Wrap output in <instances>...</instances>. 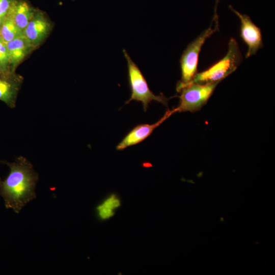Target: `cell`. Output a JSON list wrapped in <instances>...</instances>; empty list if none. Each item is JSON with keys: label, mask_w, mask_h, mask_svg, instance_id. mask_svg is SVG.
I'll use <instances>...</instances> for the list:
<instances>
[{"label": "cell", "mask_w": 275, "mask_h": 275, "mask_svg": "<svg viewBox=\"0 0 275 275\" xmlns=\"http://www.w3.org/2000/svg\"><path fill=\"white\" fill-rule=\"evenodd\" d=\"M0 72L4 73L12 72L6 43L0 37Z\"/></svg>", "instance_id": "obj_14"}, {"label": "cell", "mask_w": 275, "mask_h": 275, "mask_svg": "<svg viewBox=\"0 0 275 275\" xmlns=\"http://www.w3.org/2000/svg\"><path fill=\"white\" fill-rule=\"evenodd\" d=\"M120 205V200L115 196H112L97 207L99 217L105 219L113 216L114 214V209Z\"/></svg>", "instance_id": "obj_13"}, {"label": "cell", "mask_w": 275, "mask_h": 275, "mask_svg": "<svg viewBox=\"0 0 275 275\" xmlns=\"http://www.w3.org/2000/svg\"><path fill=\"white\" fill-rule=\"evenodd\" d=\"M220 81L199 84L190 82L180 91L179 105L173 109L177 112L199 111L204 105Z\"/></svg>", "instance_id": "obj_5"}, {"label": "cell", "mask_w": 275, "mask_h": 275, "mask_svg": "<svg viewBox=\"0 0 275 275\" xmlns=\"http://www.w3.org/2000/svg\"><path fill=\"white\" fill-rule=\"evenodd\" d=\"M10 168L7 177L0 178V196L6 208L18 213L30 201L36 198L35 187L38 175L32 164L24 157L20 156L14 162L0 161Z\"/></svg>", "instance_id": "obj_1"}, {"label": "cell", "mask_w": 275, "mask_h": 275, "mask_svg": "<svg viewBox=\"0 0 275 275\" xmlns=\"http://www.w3.org/2000/svg\"><path fill=\"white\" fill-rule=\"evenodd\" d=\"M218 28L211 27L203 31L196 39L190 43L183 51L180 59L181 78L177 85V91H180L190 84L197 73L198 58L202 47L206 39L214 33Z\"/></svg>", "instance_id": "obj_4"}, {"label": "cell", "mask_w": 275, "mask_h": 275, "mask_svg": "<svg viewBox=\"0 0 275 275\" xmlns=\"http://www.w3.org/2000/svg\"><path fill=\"white\" fill-rule=\"evenodd\" d=\"M241 60L238 43L234 38H231L226 56L207 70L197 73L191 82L204 84L221 81L236 69Z\"/></svg>", "instance_id": "obj_3"}, {"label": "cell", "mask_w": 275, "mask_h": 275, "mask_svg": "<svg viewBox=\"0 0 275 275\" xmlns=\"http://www.w3.org/2000/svg\"><path fill=\"white\" fill-rule=\"evenodd\" d=\"M6 44L12 72H15L21 63L36 49L23 35Z\"/></svg>", "instance_id": "obj_10"}, {"label": "cell", "mask_w": 275, "mask_h": 275, "mask_svg": "<svg viewBox=\"0 0 275 275\" xmlns=\"http://www.w3.org/2000/svg\"><path fill=\"white\" fill-rule=\"evenodd\" d=\"M23 80V77L15 72H0V100L11 108L15 107Z\"/></svg>", "instance_id": "obj_8"}, {"label": "cell", "mask_w": 275, "mask_h": 275, "mask_svg": "<svg viewBox=\"0 0 275 275\" xmlns=\"http://www.w3.org/2000/svg\"><path fill=\"white\" fill-rule=\"evenodd\" d=\"M174 112L173 110H168L164 116L156 123L152 124H141L132 128L117 145V150L124 149L139 144L147 139L155 128L162 124Z\"/></svg>", "instance_id": "obj_9"}, {"label": "cell", "mask_w": 275, "mask_h": 275, "mask_svg": "<svg viewBox=\"0 0 275 275\" xmlns=\"http://www.w3.org/2000/svg\"><path fill=\"white\" fill-rule=\"evenodd\" d=\"M229 8L240 20V37L248 46V49L245 57L248 58L255 55L263 46L261 30L253 22L249 16L239 13L231 6H229Z\"/></svg>", "instance_id": "obj_7"}, {"label": "cell", "mask_w": 275, "mask_h": 275, "mask_svg": "<svg viewBox=\"0 0 275 275\" xmlns=\"http://www.w3.org/2000/svg\"><path fill=\"white\" fill-rule=\"evenodd\" d=\"M5 18H6V17H0V28H1V25H2Z\"/></svg>", "instance_id": "obj_17"}, {"label": "cell", "mask_w": 275, "mask_h": 275, "mask_svg": "<svg viewBox=\"0 0 275 275\" xmlns=\"http://www.w3.org/2000/svg\"><path fill=\"white\" fill-rule=\"evenodd\" d=\"M219 1V0H215V8H214V15L213 20L218 19V16L216 14V9H217V4Z\"/></svg>", "instance_id": "obj_16"}, {"label": "cell", "mask_w": 275, "mask_h": 275, "mask_svg": "<svg viewBox=\"0 0 275 275\" xmlns=\"http://www.w3.org/2000/svg\"><path fill=\"white\" fill-rule=\"evenodd\" d=\"M36 9L28 0H15L7 15L23 32Z\"/></svg>", "instance_id": "obj_11"}, {"label": "cell", "mask_w": 275, "mask_h": 275, "mask_svg": "<svg viewBox=\"0 0 275 275\" xmlns=\"http://www.w3.org/2000/svg\"><path fill=\"white\" fill-rule=\"evenodd\" d=\"M53 25L47 14L37 9L23 32V36L36 48L47 38Z\"/></svg>", "instance_id": "obj_6"}, {"label": "cell", "mask_w": 275, "mask_h": 275, "mask_svg": "<svg viewBox=\"0 0 275 275\" xmlns=\"http://www.w3.org/2000/svg\"><path fill=\"white\" fill-rule=\"evenodd\" d=\"M123 52L127 62L128 80L131 90L130 97L126 104L132 100L141 102L145 112H146L149 104L152 101L160 102L167 106L168 101L171 98H167L162 94L155 95L150 90L138 66L132 60L125 49H123Z\"/></svg>", "instance_id": "obj_2"}, {"label": "cell", "mask_w": 275, "mask_h": 275, "mask_svg": "<svg viewBox=\"0 0 275 275\" xmlns=\"http://www.w3.org/2000/svg\"><path fill=\"white\" fill-rule=\"evenodd\" d=\"M22 35L23 31L7 15L0 28L1 38L7 43Z\"/></svg>", "instance_id": "obj_12"}, {"label": "cell", "mask_w": 275, "mask_h": 275, "mask_svg": "<svg viewBox=\"0 0 275 275\" xmlns=\"http://www.w3.org/2000/svg\"><path fill=\"white\" fill-rule=\"evenodd\" d=\"M15 0H0V17L7 15Z\"/></svg>", "instance_id": "obj_15"}]
</instances>
